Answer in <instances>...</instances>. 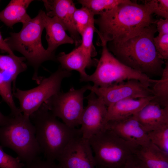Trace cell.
Masks as SVG:
<instances>
[{"mask_svg": "<svg viewBox=\"0 0 168 168\" xmlns=\"http://www.w3.org/2000/svg\"><path fill=\"white\" fill-rule=\"evenodd\" d=\"M99 15L94 22L98 26L95 32L98 37L97 44L100 46L133 36L158 20L152 17L144 4L129 0Z\"/></svg>", "mask_w": 168, "mask_h": 168, "instance_id": "obj_1", "label": "cell"}, {"mask_svg": "<svg viewBox=\"0 0 168 168\" xmlns=\"http://www.w3.org/2000/svg\"><path fill=\"white\" fill-rule=\"evenodd\" d=\"M157 31L156 24L128 38L108 42L109 51L119 61L151 78L161 76L165 64L156 50L153 38Z\"/></svg>", "mask_w": 168, "mask_h": 168, "instance_id": "obj_2", "label": "cell"}, {"mask_svg": "<svg viewBox=\"0 0 168 168\" xmlns=\"http://www.w3.org/2000/svg\"><path fill=\"white\" fill-rule=\"evenodd\" d=\"M41 153L46 160L54 162L68 143L82 134L79 129L59 121L43 103L30 116Z\"/></svg>", "mask_w": 168, "mask_h": 168, "instance_id": "obj_3", "label": "cell"}, {"mask_svg": "<svg viewBox=\"0 0 168 168\" xmlns=\"http://www.w3.org/2000/svg\"><path fill=\"white\" fill-rule=\"evenodd\" d=\"M44 28L40 10L34 18L22 24V27L18 33L11 32L4 41L12 51L21 53L33 67L32 79L39 83L41 79L38 77V70L41 64L48 61H57L55 54L48 52L43 46L41 36Z\"/></svg>", "mask_w": 168, "mask_h": 168, "instance_id": "obj_4", "label": "cell"}, {"mask_svg": "<svg viewBox=\"0 0 168 168\" xmlns=\"http://www.w3.org/2000/svg\"><path fill=\"white\" fill-rule=\"evenodd\" d=\"M9 116L8 122L0 127V143L15 152L22 162L29 163L41 153L35 127L30 117L22 114Z\"/></svg>", "mask_w": 168, "mask_h": 168, "instance_id": "obj_5", "label": "cell"}, {"mask_svg": "<svg viewBox=\"0 0 168 168\" xmlns=\"http://www.w3.org/2000/svg\"><path fill=\"white\" fill-rule=\"evenodd\" d=\"M101 46V55L95 71L88 74L82 82H91L94 86L105 87L131 79L138 80L150 87L157 81L119 61L109 51L107 44Z\"/></svg>", "mask_w": 168, "mask_h": 168, "instance_id": "obj_6", "label": "cell"}, {"mask_svg": "<svg viewBox=\"0 0 168 168\" xmlns=\"http://www.w3.org/2000/svg\"><path fill=\"white\" fill-rule=\"evenodd\" d=\"M96 168H122L137 146L106 128L88 139Z\"/></svg>", "mask_w": 168, "mask_h": 168, "instance_id": "obj_7", "label": "cell"}, {"mask_svg": "<svg viewBox=\"0 0 168 168\" xmlns=\"http://www.w3.org/2000/svg\"><path fill=\"white\" fill-rule=\"evenodd\" d=\"M71 75V71L63 69L60 66L48 77L41 78L36 87L26 90L16 88L13 94L19 100L21 112L30 117L43 103L60 91L63 81Z\"/></svg>", "mask_w": 168, "mask_h": 168, "instance_id": "obj_8", "label": "cell"}, {"mask_svg": "<svg viewBox=\"0 0 168 168\" xmlns=\"http://www.w3.org/2000/svg\"><path fill=\"white\" fill-rule=\"evenodd\" d=\"M88 85L79 89L72 87L65 93L60 91L44 103L57 118L61 119L68 126L76 128L80 124L84 108V95L88 90Z\"/></svg>", "mask_w": 168, "mask_h": 168, "instance_id": "obj_9", "label": "cell"}, {"mask_svg": "<svg viewBox=\"0 0 168 168\" xmlns=\"http://www.w3.org/2000/svg\"><path fill=\"white\" fill-rule=\"evenodd\" d=\"M88 90L101 98L107 107L123 99L153 96L150 87L135 79L128 80L105 87L88 85Z\"/></svg>", "mask_w": 168, "mask_h": 168, "instance_id": "obj_10", "label": "cell"}, {"mask_svg": "<svg viewBox=\"0 0 168 168\" xmlns=\"http://www.w3.org/2000/svg\"><path fill=\"white\" fill-rule=\"evenodd\" d=\"M86 98L87 105L82 115L79 129L82 137L88 140L106 129L107 107L102 99L92 91Z\"/></svg>", "mask_w": 168, "mask_h": 168, "instance_id": "obj_11", "label": "cell"}, {"mask_svg": "<svg viewBox=\"0 0 168 168\" xmlns=\"http://www.w3.org/2000/svg\"><path fill=\"white\" fill-rule=\"evenodd\" d=\"M57 161L61 168H96L88 140L82 136L70 140Z\"/></svg>", "mask_w": 168, "mask_h": 168, "instance_id": "obj_12", "label": "cell"}, {"mask_svg": "<svg viewBox=\"0 0 168 168\" xmlns=\"http://www.w3.org/2000/svg\"><path fill=\"white\" fill-rule=\"evenodd\" d=\"M46 10V15L50 17H56L63 23L73 40L76 47L81 43L80 35L74 24L73 16L77 8L72 0H42Z\"/></svg>", "mask_w": 168, "mask_h": 168, "instance_id": "obj_13", "label": "cell"}, {"mask_svg": "<svg viewBox=\"0 0 168 168\" xmlns=\"http://www.w3.org/2000/svg\"><path fill=\"white\" fill-rule=\"evenodd\" d=\"M106 128L113 131L124 140L136 146L145 145L150 142L147 132L133 115L109 121Z\"/></svg>", "mask_w": 168, "mask_h": 168, "instance_id": "obj_14", "label": "cell"}, {"mask_svg": "<svg viewBox=\"0 0 168 168\" xmlns=\"http://www.w3.org/2000/svg\"><path fill=\"white\" fill-rule=\"evenodd\" d=\"M57 61L60 64L63 69L71 71L75 70L80 74V81L82 82L88 74L85 69L92 66H96L98 60L92 58L85 53L80 46L76 47L70 52L59 53L56 56Z\"/></svg>", "mask_w": 168, "mask_h": 168, "instance_id": "obj_15", "label": "cell"}, {"mask_svg": "<svg viewBox=\"0 0 168 168\" xmlns=\"http://www.w3.org/2000/svg\"><path fill=\"white\" fill-rule=\"evenodd\" d=\"M40 11L46 30V39L48 43L46 50L48 52L55 54L56 49L59 46L74 44L73 40L67 34L66 28L58 19L48 16L45 12Z\"/></svg>", "mask_w": 168, "mask_h": 168, "instance_id": "obj_16", "label": "cell"}, {"mask_svg": "<svg viewBox=\"0 0 168 168\" xmlns=\"http://www.w3.org/2000/svg\"><path fill=\"white\" fill-rule=\"evenodd\" d=\"M152 100L133 115L147 132L168 124V106L162 108Z\"/></svg>", "mask_w": 168, "mask_h": 168, "instance_id": "obj_17", "label": "cell"}, {"mask_svg": "<svg viewBox=\"0 0 168 168\" xmlns=\"http://www.w3.org/2000/svg\"><path fill=\"white\" fill-rule=\"evenodd\" d=\"M153 98V96L137 99L127 98L115 103L107 107L108 122L133 115Z\"/></svg>", "mask_w": 168, "mask_h": 168, "instance_id": "obj_18", "label": "cell"}, {"mask_svg": "<svg viewBox=\"0 0 168 168\" xmlns=\"http://www.w3.org/2000/svg\"><path fill=\"white\" fill-rule=\"evenodd\" d=\"M133 154L147 168H168V153L151 142L145 145L135 147Z\"/></svg>", "mask_w": 168, "mask_h": 168, "instance_id": "obj_19", "label": "cell"}, {"mask_svg": "<svg viewBox=\"0 0 168 168\" xmlns=\"http://www.w3.org/2000/svg\"><path fill=\"white\" fill-rule=\"evenodd\" d=\"M32 0H12L0 12V21L9 27L18 23H26L31 19L27 10Z\"/></svg>", "mask_w": 168, "mask_h": 168, "instance_id": "obj_20", "label": "cell"}, {"mask_svg": "<svg viewBox=\"0 0 168 168\" xmlns=\"http://www.w3.org/2000/svg\"><path fill=\"white\" fill-rule=\"evenodd\" d=\"M24 57L16 55H0V71L8 74L13 84V92L16 89V82L18 76L27 69Z\"/></svg>", "mask_w": 168, "mask_h": 168, "instance_id": "obj_21", "label": "cell"}, {"mask_svg": "<svg viewBox=\"0 0 168 168\" xmlns=\"http://www.w3.org/2000/svg\"><path fill=\"white\" fill-rule=\"evenodd\" d=\"M165 66L161 78L153 84L151 88L153 98L152 100L161 107L168 106V61H166Z\"/></svg>", "mask_w": 168, "mask_h": 168, "instance_id": "obj_22", "label": "cell"}, {"mask_svg": "<svg viewBox=\"0 0 168 168\" xmlns=\"http://www.w3.org/2000/svg\"><path fill=\"white\" fill-rule=\"evenodd\" d=\"M126 0H79L82 7L89 10L94 15H99L106 11L112 9Z\"/></svg>", "mask_w": 168, "mask_h": 168, "instance_id": "obj_23", "label": "cell"}, {"mask_svg": "<svg viewBox=\"0 0 168 168\" xmlns=\"http://www.w3.org/2000/svg\"><path fill=\"white\" fill-rule=\"evenodd\" d=\"M12 81L5 78L3 73L0 71V95L11 110L10 115L16 116L22 114L19 108L16 106L13 100L12 90Z\"/></svg>", "mask_w": 168, "mask_h": 168, "instance_id": "obj_24", "label": "cell"}, {"mask_svg": "<svg viewBox=\"0 0 168 168\" xmlns=\"http://www.w3.org/2000/svg\"><path fill=\"white\" fill-rule=\"evenodd\" d=\"M94 15L87 8L82 7L76 8L73 16L75 27L81 35L85 29L90 24L94 22Z\"/></svg>", "mask_w": 168, "mask_h": 168, "instance_id": "obj_25", "label": "cell"}, {"mask_svg": "<svg viewBox=\"0 0 168 168\" xmlns=\"http://www.w3.org/2000/svg\"><path fill=\"white\" fill-rule=\"evenodd\" d=\"M147 134L152 143L168 153V124L148 132Z\"/></svg>", "mask_w": 168, "mask_h": 168, "instance_id": "obj_26", "label": "cell"}, {"mask_svg": "<svg viewBox=\"0 0 168 168\" xmlns=\"http://www.w3.org/2000/svg\"><path fill=\"white\" fill-rule=\"evenodd\" d=\"M95 22L89 25L84 30L81 36V43L80 46L83 51L91 58L96 56L97 52L93 44L94 33L96 28Z\"/></svg>", "mask_w": 168, "mask_h": 168, "instance_id": "obj_27", "label": "cell"}, {"mask_svg": "<svg viewBox=\"0 0 168 168\" xmlns=\"http://www.w3.org/2000/svg\"><path fill=\"white\" fill-rule=\"evenodd\" d=\"M144 4L152 15L155 14L164 19H168V0L147 1Z\"/></svg>", "mask_w": 168, "mask_h": 168, "instance_id": "obj_28", "label": "cell"}, {"mask_svg": "<svg viewBox=\"0 0 168 168\" xmlns=\"http://www.w3.org/2000/svg\"><path fill=\"white\" fill-rule=\"evenodd\" d=\"M0 145V168H23L25 164L22 162L18 157H13L6 153Z\"/></svg>", "mask_w": 168, "mask_h": 168, "instance_id": "obj_29", "label": "cell"}, {"mask_svg": "<svg viewBox=\"0 0 168 168\" xmlns=\"http://www.w3.org/2000/svg\"><path fill=\"white\" fill-rule=\"evenodd\" d=\"M154 45L159 58L164 60L168 59V34L158 35L153 38Z\"/></svg>", "mask_w": 168, "mask_h": 168, "instance_id": "obj_30", "label": "cell"}, {"mask_svg": "<svg viewBox=\"0 0 168 168\" xmlns=\"http://www.w3.org/2000/svg\"><path fill=\"white\" fill-rule=\"evenodd\" d=\"M24 168H61L54 162L42 160L39 157L31 162L25 164Z\"/></svg>", "mask_w": 168, "mask_h": 168, "instance_id": "obj_31", "label": "cell"}, {"mask_svg": "<svg viewBox=\"0 0 168 168\" xmlns=\"http://www.w3.org/2000/svg\"><path fill=\"white\" fill-rule=\"evenodd\" d=\"M122 168H147L134 154L128 158Z\"/></svg>", "mask_w": 168, "mask_h": 168, "instance_id": "obj_32", "label": "cell"}, {"mask_svg": "<svg viewBox=\"0 0 168 168\" xmlns=\"http://www.w3.org/2000/svg\"><path fill=\"white\" fill-rule=\"evenodd\" d=\"M156 26L159 33L158 35L168 34V19L161 18L158 20Z\"/></svg>", "mask_w": 168, "mask_h": 168, "instance_id": "obj_33", "label": "cell"}, {"mask_svg": "<svg viewBox=\"0 0 168 168\" xmlns=\"http://www.w3.org/2000/svg\"><path fill=\"white\" fill-rule=\"evenodd\" d=\"M0 49L4 52H7L9 54L14 55L15 54L9 48L7 44L4 41L2 35L0 30Z\"/></svg>", "mask_w": 168, "mask_h": 168, "instance_id": "obj_34", "label": "cell"}, {"mask_svg": "<svg viewBox=\"0 0 168 168\" xmlns=\"http://www.w3.org/2000/svg\"><path fill=\"white\" fill-rule=\"evenodd\" d=\"M10 116H6L0 111V127L4 125L8 121Z\"/></svg>", "mask_w": 168, "mask_h": 168, "instance_id": "obj_35", "label": "cell"}, {"mask_svg": "<svg viewBox=\"0 0 168 168\" xmlns=\"http://www.w3.org/2000/svg\"><path fill=\"white\" fill-rule=\"evenodd\" d=\"M0 2H1V1L0 0Z\"/></svg>", "mask_w": 168, "mask_h": 168, "instance_id": "obj_36", "label": "cell"}, {"mask_svg": "<svg viewBox=\"0 0 168 168\" xmlns=\"http://www.w3.org/2000/svg\"></svg>", "mask_w": 168, "mask_h": 168, "instance_id": "obj_37", "label": "cell"}]
</instances>
